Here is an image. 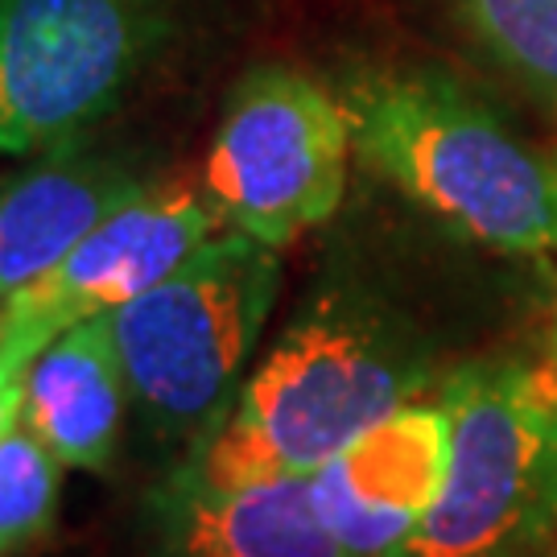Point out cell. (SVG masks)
<instances>
[{
	"label": "cell",
	"instance_id": "cell-14",
	"mask_svg": "<svg viewBox=\"0 0 557 557\" xmlns=\"http://www.w3.org/2000/svg\"><path fill=\"white\" fill-rule=\"evenodd\" d=\"M38 356L0 343V434H9L21 421V405H25V372Z\"/></svg>",
	"mask_w": 557,
	"mask_h": 557
},
{
	"label": "cell",
	"instance_id": "cell-13",
	"mask_svg": "<svg viewBox=\"0 0 557 557\" xmlns=\"http://www.w3.org/2000/svg\"><path fill=\"white\" fill-rule=\"evenodd\" d=\"M455 9L508 71L557 96V0H455Z\"/></svg>",
	"mask_w": 557,
	"mask_h": 557
},
{
	"label": "cell",
	"instance_id": "cell-9",
	"mask_svg": "<svg viewBox=\"0 0 557 557\" xmlns=\"http://www.w3.org/2000/svg\"><path fill=\"white\" fill-rule=\"evenodd\" d=\"M153 557H343L310 475L211 487L174 475L149 499Z\"/></svg>",
	"mask_w": 557,
	"mask_h": 557
},
{
	"label": "cell",
	"instance_id": "cell-12",
	"mask_svg": "<svg viewBox=\"0 0 557 557\" xmlns=\"http://www.w3.org/2000/svg\"><path fill=\"white\" fill-rule=\"evenodd\" d=\"M62 467L25 425L0 434V557L29 549L59 520Z\"/></svg>",
	"mask_w": 557,
	"mask_h": 557
},
{
	"label": "cell",
	"instance_id": "cell-8",
	"mask_svg": "<svg viewBox=\"0 0 557 557\" xmlns=\"http://www.w3.org/2000/svg\"><path fill=\"white\" fill-rule=\"evenodd\" d=\"M450 425L438 405H400L310 475L322 524L343 557H400L446 479Z\"/></svg>",
	"mask_w": 557,
	"mask_h": 557
},
{
	"label": "cell",
	"instance_id": "cell-7",
	"mask_svg": "<svg viewBox=\"0 0 557 557\" xmlns=\"http://www.w3.org/2000/svg\"><path fill=\"white\" fill-rule=\"evenodd\" d=\"M220 211L202 186L145 182L59 269L0 306V343L38 356L66 326L112 314L165 281L207 239L220 236Z\"/></svg>",
	"mask_w": 557,
	"mask_h": 557
},
{
	"label": "cell",
	"instance_id": "cell-3",
	"mask_svg": "<svg viewBox=\"0 0 557 557\" xmlns=\"http://www.w3.org/2000/svg\"><path fill=\"white\" fill-rule=\"evenodd\" d=\"M277 289V248L220 232L165 281L108 314L133 405L158 438L211 434L244 384Z\"/></svg>",
	"mask_w": 557,
	"mask_h": 557
},
{
	"label": "cell",
	"instance_id": "cell-15",
	"mask_svg": "<svg viewBox=\"0 0 557 557\" xmlns=\"http://www.w3.org/2000/svg\"><path fill=\"white\" fill-rule=\"evenodd\" d=\"M554 351H557V335H554ZM554 368H557V359H554Z\"/></svg>",
	"mask_w": 557,
	"mask_h": 557
},
{
	"label": "cell",
	"instance_id": "cell-5",
	"mask_svg": "<svg viewBox=\"0 0 557 557\" xmlns=\"http://www.w3.org/2000/svg\"><path fill=\"white\" fill-rule=\"evenodd\" d=\"M351 145L343 96L289 66H257L223 103L202 190L227 232L281 252L335 215Z\"/></svg>",
	"mask_w": 557,
	"mask_h": 557
},
{
	"label": "cell",
	"instance_id": "cell-4",
	"mask_svg": "<svg viewBox=\"0 0 557 557\" xmlns=\"http://www.w3.org/2000/svg\"><path fill=\"white\" fill-rule=\"evenodd\" d=\"M442 409L446 479L400 557L529 554L557 529V368H462Z\"/></svg>",
	"mask_w": 557,
	"mask_h": 557
},
{
	"label": "cell",
	"instance_id": "cell-2",
	"mask_svg": "<svg viewBox=\"0 0 557 557\" xmlns=\"http://www.w3.org/2000/svg\"><path fill=\"white\" fill-rule=\"evenodd\" d=\"M356 153L458 236L557 252V161L512 137L434 71L363 75L343 91Z\"/></svg>",
	"mask_w": 557,
	"mask_h": 557
},
{
	"label": "cell",
	"instance_id": "cell-11",
	"mask_svg": "<svg viewBox=\"0 0 557 557\" xmlns=\"http://www.w3.org/2000/svg\"><path fill=\"white\" fill-rule=\"evenodd\" d=\"M145 178L116 158L62 149L0 195V306L41 281Z\"/></svg>",
	"mask_w": 557,
	"mask_h": 557
},
{
	"label": "cell",
	"instance_id": "cell-1",
	"mask_svg": "<svg viewBox=\"0 0 557 557\" xmlns=\"http://www.w3.org/2000/svg\"><path fill=\"white\" fill-rule=\"evenodd\" d=\"M421 384L425 363L380 306L322 294L285 326L174 475L211 487L314 475L368 425L413 405Z\"/></svg>",
	"mask_w": 557,
	"mask_h": 557
},
{
	"label": "cell",
	"instance_id": "cell-6",
	"mask_svg": "<svg viewBox=\"0 0 557 557\" xmlns=\"http://www.w3.org/2000/svg\"><path fill=\"white\" fill-rule=\"evenodd\" d=\"M158 0H0V153L62 145L137 79Z\"/></svg>",
	"mask_w": 557,
	"mask_h": 557
},
{
	"label": "cell",
	"instance_id": "cell-10",
	"mask_svg": "<svg viewBox=\"0 0 557 557\" xmlns=\"http://www.w3.org/2000/svg\"><path fill=\"white\" fill-rule=\"evenodd\" d=\"M133 405L108 314L54 335L25 372L21 425L71 471L103 475Z\"/></svg>",
	"mask_w": 557,
	"mask_h": 557
}]
</instances>
